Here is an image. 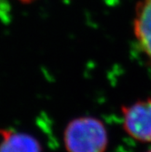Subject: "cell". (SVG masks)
Returning a JSON list of instances; mask_svg holds the SVG:
<instances>
[{
  "label": "cell",
  "instance_id": "obj_5",
  "mask_svg": "<svg viewBox=\"0 0 151 152\" xmlns=\"http://www.w3.org/2000/svg\"><path fill=\"white\" fill-rule=\"evenodd\" d=\"M18 1H20L23 4H29V3H32L33 1H35V0H18Z\"/></svg>",
  "mask_w": 151,
  "mask_h": 152
},
{
  "label": "cell",
  "instance_id": "obj_2",
  "mask_svg": "<svg viewBox=\"0 0 151 152\" xmlns=\"http://www.w3.org/2000/svg\"><path fill=\"white\" fill-rule=\"evenodd\" d=\"M123 127L132 139L151 142V98L141 99L121 108Z\"/></svg>",
  "mask_w": 151,
  "mask_h": 152
},
{
  "label": "cell",
  "instance_id": "obj_6",
  "mask_svg": "<svg viewBox=\"0 0 151 152\" xmlns=\"http://www.w3.org/2000/svg\"><path fill=\"white\" fill-rule=\"evenodd\" d=\"M147 152H151V149H149V150H148Z\"/></svg>",
  "mask_w": 151,
  "mask_h": 152
},
{
  "label": "cell",
  "instance_id": "obj_1",
  "mask_svg": "<svg viewBox=\"0 0 151 152\" xmlns=\"http://www.w3.org/2000/svg\"><path fill=\"white\" fill-rule=\"evenodd\" d=\"M64 142L67 152H105L108 143L107 131L98 118H77L67 124Z\"/></svg>",
  "mask_w": 151,
  "mask_h": 152
},
{
  "label": "cell",
  "instance_id": "obj_3",
  "mask_svg": "<svg viewBox=\"0 0 151 152\" xmlns=\"http://www.w3.org/2000/svg\"><path fill=\"white\" fill-rule=\"evenodd\" d=\"M136 42L151 65V0H139L134 18Z\"/></svg>",
  "mask_w": 151,
  "mask_h": 152
},
{
  "label": "cell",
  "instance_id": "obj_4",
  "mask_svg": "<svg viewBox=\"0 0 151 152\" xmlns=\"http://www.w3.org/2000/svg\"><path fill=\"white\" fill-rule=\"evenodd\" d=\"M0 152H42L31 135L11 129H0Z\"/></svg>",
  "mask_w": 151,
  "mask_h": 152
}]
</instances>
